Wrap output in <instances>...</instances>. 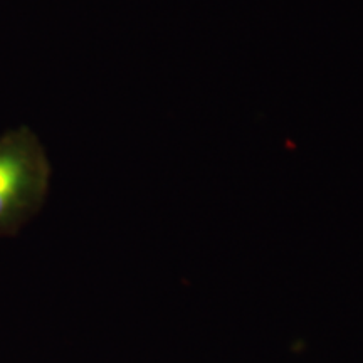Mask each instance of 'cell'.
<instances>
[{"label": "cell", "mask_w": 363, "mask_h": 363, "mask_svg": "<svg viewBox=\"0 0 363 363\" xmlns=\"http://www.w3.org/2000/svg\"><path fill=\"white\" fill-rule=\"evenodd\" d=\"M51 162L27 125L0 135V238L16 234L38 214L51 185Z\"/></svg>", "instance_id": "obj_1"}]
</instances>
